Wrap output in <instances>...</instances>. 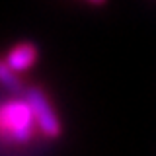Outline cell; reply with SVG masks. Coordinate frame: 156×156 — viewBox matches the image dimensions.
Returning a JSON list of instances; mask_svg holds the SVG:
<instances>
[{"instance_id": "cell-1", "label": "cell", "mask_w": 156, "mask_h": 156, "mask_svg": "<svg viewBox=\"0 0 156 156\" xmlns=\"http://www.w3.org/2000/svg\"><path fill=\"white\" fill-rule=\"evenodd\" d=\"M0 127L6 144H27L35 135V115L26 96H10L0 107Z\"/></svg>"}, {"instance_id": "cell-2", "label": "cell", "mask_w": 156, "mask_h": 156, "mask_svg": "<svg viewBox=\"0 0 156 156\" xmlns=\"http://www.w3.org/2000/svg\"><path fill=\"white\" fill-rule=\"evenodd\" d=\"M26 100L29 101L35 115V123L37 129L43 133V136L55 140L62 135V125L58 115L55 113V107L49 101V98L45 94V90H41L39 86H29L26 90Z\"/></svg>"}, {"instance_id": "cell-3", "label": "cell", "mask_w": 156, "mask_h": 156, "mask_svg": "<svg viewBox=\"0 0 156 156\" xmlns=\"http://www.w3.org/2000/svg\"><path fill=\"white\" fill-rule=\"evenodd\" d=\"M37 61V47L33 43H18L4 55L6 65L16 72H26L29 70Z\"/></svg>"}, {"instance_id": "cell-4", "label": "cell", "mask_w": 156, "mask_h": 156, "mask_svg": "<svg viewBox=\"0 0 156 156\" xmlns=\"http://www.w3.org/2000/svg\"><path fill=\"white\" fill-rule=\"evenodd\" d=\"M18 72L12 70L6 62L0 65V82H2V88L8 96H26L27 88L23 86V82L16 76Z\"/></svg>"}, {"instance_id": "cell-5", "label": "cell", "mask_w": 156, "mask_h": 156, "mask_svg": "<svg viewBox=\"0 0 156 156\" xmlns=\"http://www.w3.org/2000/svg\"><path fill=\"white\" fill-rule=\"evenodd\" d=\"M86 2H90V4H94V6H104V4L107 2V0H86Z\"/></svg>"}]
</instances>
